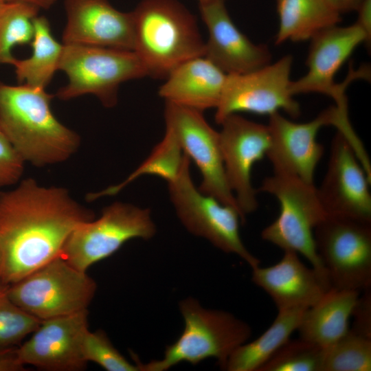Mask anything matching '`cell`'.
Segmentation results:
<instances>
[{
    "instance_id": "d590c367",
    "label": "cell",
    "mask_w": 371,
    "mask_h": 371,
    "mask_svg": "<svg viewBox=\"0 0 371 371\" xmlns=\"http://www.w3.org/2000/svg\"><path fill=\"white\" fill-rule=\"evenodd\" d=\"M340 14L357 10L363 0H328Z\"/></svg>"
},
{
    "instance_id": "ba28073f",
    "label": "cell",
    "mask_w": 371,
    "mask_h": 371,
    "mask_svg": "<svg viewBox=\"0 0 371 371\" xmlns=\"http://www.w3.org/2000/svg\"><path fill=\"white\" fill-rule=\"evenodd\" d=\"M190 159L184 154L177 178L168 184L170 199L181 223L192 234L203 237L223 251L234 254L251 269L260 260L245 247L239 233L244 217L236 207L202 193L194 186L190 172Z\"/></svg>"
},
{
    "instance_id": "cb8c5ba5",
    "label": "cell",
    "mask_w": 371,
    "mask_h": 371,
    "mask_svg": "<svg viewBox=\"0 0 371 371\" xmlns=\"http://www.w3.org/2000/svg\"><path fill=\"white\" fill-rule=\"evenodd\" d=\"M306 309L278 311L270 326L258 338L239 346L229 357L224 369L229 371H259L260 368L297 330Z\"/></svg>"
},
{
    "instance_id": "f546056e",
    "label": "cell",
    "mask_w": 371,
    "mask_h": 371,
    "mask_svg": "<svg viewBox=\"0 0 371 371\" xmlns=\"http://www.w3.org/2000/svg\"><path fill=\"white\" fill-rule=\"evenodd\" d=\"M8 285L0 282V346H15L32 334L41 321L27 313L10 298Z\"/></svg>"
},
{
    "instance_id": "5b68a950",
    "label": "cell",
    "mask_w": 371,
    "mask_h": 371,
    "mask_svg": "<svg viewBox=\"0 0 371 371\" xmlns=\"http://www.w3.org/2000/svg\"><path fill=\"white\" fill-rule=\"evenodd\" d=\"M259 190L274 196L280 205L278 216L264 228L262 238L284 251L301 254L329 281L314 239L315 228L327 216L314 183L288 172L273 171L263 179Z\"/></svg>"
},
{
    "instance_id": "e575fe53",
    "label": "cell",
    "mask_w": 371,
    "mask_h": 371,
    "mask_svg": "<svg viewBox=\"0 0 371 371\" xmlns=\"http://www.w3.org/2000/svg\"><path fill=\"white\" fill-rule=\"evenodd\" d=\"M358 12L356 22L371 37V0H363L356 10Z\"/></svg>"
},
{
    "instance_id": "9a60e30c",
    "label": "cell",
    "mask_w": 371,
    "mask_h": 371,
    "mask_svg": "<svg viewBox=\"0 0 371 371\" xmlns=\"http://www.w3.org/2000/svg\"><path fill=\"white\" fill-rule=\"evenodd\" d=\"M219 141L226 178L243 216L258 206L257 191L251 183V170L269 149L271 135L267 125L250 121L238 113L220 124Z\"/></svg>"
},
{
    "instance_id": "1f68e13d",
    "label": "cell",
    "mask_w": 371,
    "mask_h": 371,
    "mask_svg": "<svg viewBox=\"0 0 371 371\" xmlns=\"http://www.w3.org/2000/svg\"><path fill=\"white\" fill-rule=\"evenodd\" d=\"M24 163L0 127V189L20 180Z\"/></svg>"
},
{
    "instance_id": "7c38bea8",
    "label": "cell",
    "mask_w": 371,
    "mask_h": 371,
    "mask_svg": "<svg viewBox=\"0 0 371 371\" xmlns=\"http://www.w3.org/2000/svg\"><path fill=\"white\" fill-rule=\"evenodd\" d=\"M306 59L307 73L300 79L291 81V92L318 93L331 98L339 111L348 115L345 91L356 79H370V69L363 65L358 70L350 68L346 78L340 84L335 82L339 69L361 43L370 41L365 31L357 23L347 27L337 25L327 28L311 40Z\"/></svg>"
},
{
    "instance_id": "d6a6232c",
    "label": "cell",
    "mask_w": 371,
    "mask_h": 371,
    "mask_svg": "<svg viewBox=\"0 0 371 371\" xmlns=\"http://www.w3.org/2000/svg\"><path fill=\"white\" fill-rule=\"evenodd\" d=\"M365 291L363 296H359L352 317H354L352 330L371 338V296L370 288Z\"/></svg>"
},
{
    "instance_id": "603a6c76",
    "label": "cell",
    "mask_w": 371,
    "mask_h": 371,
    "mask_svg": "<svg viewBox=\"0 0 371 371\" xmlns=\"http://www.w3.org/2000/svg\"><path fill=\"white\" fill-rule=\"evenodd\" d=\"M279 28L276 45L311 40L341 20L328 0H277Z\"/></svg>"
},
{
    "instance_id": "9c48e42d",
    "label": "cell",
    "mask_w": 371,
    "mask_h": 371,
    "mask_svg": "<svg viewBox=\"0 0 371 371\" xmlns=\"http://www.w3.org/2000/svg\"><path fill=\"white\" fill-rule=\"evenodd\" d=\"M326 125L335 126L352 148L359 150L361 141L353 130L348 115L342 114L336 106L322 111L311 121L296 123L276 112L269 115L268 127L271 145L267 157L274 172H284L314 183L315 171L323 153L324 146L316 137Z\"/></svg>"
},
{
    "instance_id": "7a4b0ae2",
    "label": "cell",
    "mask_w": 371,
    "mask_h": 371,
    "mask_svg": "<svg viewBox=\"0 0 371 371\" xmlns=\"http://www.w3.org/2000/svg\"><path fill=\"white\" fill-rule=\"evenodd\" d=\"M46 89L0 81V127L24 162L38 167L62 163L77 152L80 137L51 109Z\"/></svg>"
},
{
    "instance_id": "d4e9b609",
    "label": "cell",
    "mask_w": 371,
    "mask_h": 371,
    "mask_svg": "<svg viewBox=\"0 0 371 371\" xmlns=\"http://www.w3.org/2000/svg\"><path fill=\"white\" fill-rule=\"evenodd\" d=\"M34 27L31 55L24 59L15 58L11 65L19 84L46 89L58 71L63 44L54 38L45 16H36Z\"/></svg>"
},
{
    "instance_id": "83f0119b",
    "label": "cell",
    "mask_w": 371,
    "mask_h": 371,
    "mask_svg": "<svg viewBox=\"0 0 371 371\" xmlns=\"http://www.w3.org/2000/svg\"><path fill=\"white\" fill-rule=\"evenodd\" d=\"M371 370V338L352 328L323 348L321 371Z\"/></svg>"
},
{
    "instance_id": "836d02e7",
    "label": "cell",
    "mask_w": 371,
    "mask_h": 371,
    "mask_svg": "<svg viewBox=\"0 0 371 371\" xmlns=\"http://www.w3.org/2000/svg\"><path fill=\"white\" fill-rule=\"evenodd\" d=\"M25 366L21 362L17 347L0 346V371H23Z\"/></svg>"
},
{
    "instance_id": "8fae6325",
    "label": "cell",
    "mask_w": 371,
    "mask_h": 371,
    "mask_svg": "<svg viewBox=\"0 0 371 371\" xmlns=\"http://www.w3.org/2000/svg\"><path fill=\"white\" fill-rule=\"evenodd\" d=\"M314 239L332 287L370 288L371 223L327 215L315 228Z\"/></svg>"
},
{
    "instance_id": "4fadbf2b",
    "label": "cell",
    "mask_w": 371,
    "mask_h": 371,
    "mask_svg": "<svg viewBox=\"0 0 371 371\" xmlns=\"http://www.w3.org/2000/svg\"><path fill=\"white\" fill-rule=\"evenodd\" d=\"M293 57L286 55L274 63L244 74H227L215 121L220 124L227 116L249 112L269 116L280 109L291 117L300 115V107L291 92Z\"/></svg>"
},
{
    "instance_id": "2e32d148",
    "label": "cell",
    "mask_w": 371,
    "mask_h": 371,
    "mask_svg": "<svg viewBox=\"0 0 371 371\" xmlns=\"http://www.w3.org/2000/svg\"><path fill=\"white\" fill-rule=\"evenodd\" d=\"M370 180L350 144L337 132L326 175L317 188L327 215L371 223Z\"/></svg>"
},
{
    "instance_id": "3957f363",
    "label": "cell",
    "mask_w": 371,
    "mask_h": 371,
    "mask_svg": "<svg viewBox=\"0 0 371 371\" xmlns=\"http://www.w3.org/2000/svg\"><path fill=\"white\" fill-rule=\"evenodd\" d=\"M131 14L133 51L148 76L166 78L183 63L204 56L196 19L178 0H142Z\"/></svg>"
},
{
    "instance_id": "7402d4cb",
    "label": "cell",
    "mask_w": 371,
    "mask_h": 371,
    "mask_svg": "<svg viewBox=\"0 0 371 371\" xmlns=\"http://www.w3.org/2000/svg\"><path fill=\"white\" fill-rule=\"evenodd\" d=\"M359 291L331 287L304 313L297 330L300 338L322 348L329 346L349 330V319Z\"/></svg>"
},
{
    "instance_id": "44dd1931",
    "label": "cell",
    "mask_w": 371,
    "mask_h": 371,
    "mask_svg": "<svg viewBox=\"0 0 371 371\" xmlns=\"http://www.w3.org/2000/svg\"><path fill=\"white\" fill-rule=\"evenodd\" d=\"M227 74L205 56L190 59L174 69L159 87L166 102L203 112L218 106Z\"/></svg>"
},
{
    "instance_id": "277c9868",
    "label": "cell",
    "mask_w": 371,
    "mask_h": 371,
    "mask_svg": "<svg viewBox=\"0 0 371 371\" xmlns=\"http://www.w3.org/2000/svg\"><path fill=\"white\" fill-rule=\"evenodd\" d=\"M179 308L184 329L166 347L163 359L142 363L132 354L140 371H164L183 361L197 364L208 358L216 359L224 368L231 354L251 337L246 322L226 311L204 308L194 298L181 301Z\"/></svg>"
},
{
    "instance_id": "ffe728a7",
    "label": "cell",
    "mask_w": 371,
    "mask_h": 371,
    "mask_svg": "<svg viewBox=\"0 0 371 371\" xmlns=\"http://www.w3.org/2000/svg\"><path fill=\"white\" fill-rule=\"evenodd\" d=\"M251 269L253 282L270 296L278 311L307 309L332 287L326 278L306 266L291 251H284L280 260L271 266Z\"/></svg>"
},
{
    "instance_id": "4316f807",
    "label": "cell",
    "mask_w": 371,
    "mask_h": 371,
    "mask_svg": "<svg viewBox=\"0 0 371 371\" xmlns=\"http://www.w3.org/2000/svg\"><path fill=\"white\" fill-rule=\"evenodd\" d=\"M41 10L30 3L3 1L0 4V65H11L16 45L30 44L34 33V19Z\"/></svg>"
},
{
    "instance_id": "52a82bcc",
    "label": "cell",
    "mask_w": 371,
    "mask_h": 371,
    "mask_svg": "<svg viewBox=\"0 0 371 371\" xmlns=\"http://www.w3.org/2000/svg\"><path fill=\"white\" fill-rule=\"evenodd\" d=\"M97 285L60 256L8 285L12 302L27 313L43 321L87 310Z\"/></svg>"
},
{
    "instance_id": "484cf974",
    "label": "cell",
    "mask_w": 371,
    "mask_h": 371,
    "mask_svg": "<svg viewBox=\"0 0 371 371\" xmlns=\"http://www.w3.org/2000/svg\"><path fill=\"white\" fill-rule=\"evenodd\" d=\"M184 153L173 132L166 128L162 140L153 149L150 155L122 182L102 190L90 192L86 198L93 201L101 197L113 196L131 182L144 175H155L164 179L168 183L179 176L183 162Z\"/></svg>"
},
{
    "instance_id": "f35d334b",
    "label": "cell",
    "mask_w": 371,
    "mask_h": 371,
    "mask_svg": "<svg viewBox=\"0 0 371 371\" xmlns=\"http://www.w3.org/2000/svg\"><path fill=\"white\" fill-rule=\"evenodd\" d=\"M1 253H0V269H1Z\"/></svg>"
},
{
    "instance_id": "e0dca14e",
    "label": "cell",
    "mask_w": 371,
    "mask_h": 371,
    "mask_svg": "<svg viewBox=\"0 0 371 371\" xmlns=\"http://www.w3.org/2000/svg\"><path fill=\"white\" fill-rule=\"evenodd\" d=\"M88 328V311L41 321L32 337L17 347L21 362L46 371H80L87 361L82 342Z\"/></svg>"
},
{
    "instance_id": "5bb4252c",
    "label": "cell",
    "mask_w": 371,
    "mask_h": 371,
    "mask_svg": "<svg viewBox=\"0 0 371 371\" xmlns=\"http://www.w3.org/2000/svg\"><path fill=\"white\" fill-rule=\"evenodd\" d=\"M164 119L166 128L173 132L183 153L201 172L202 180L198 189L240 212L226 178L219 133L207 122L201 111L175 103L166 102Z\"/></svg>"
},
{
    "instance_id": "d6986e66",
    "label": "cell",
    "mask_w": 371,
    "mask_h": 371,
    "mask_svg": "<svg viewBox=\"0 0 371 371\" xmlns=\"http://www.w3.org/2000/svg\"><path fill=\"white\" fill-rule=\"evenodd\" d=\"M224 1L199 3L209 34L204 56L227 74L247 73L269 64L268 47L252 43L238 29Z\"/></svg>"
},
{
    "instance_id": "4dcf8cb0",
    "label": "cell",
    "mask_w": 371,
    "mask_h": 371,
    "mask_svg": "<svg viewBox=\"0 0 371 371\" xmlns=\"http://www.w3.org/2000/svg\"><path fill=\"white\" fill-rule=\"evenodd\" d=\"M85 359L94 362L107 371H140L137 364L129 362L112 344L102 330H88L82 342Z\"/></svg>"
},
{
    "instance_id": "f1b7e54d",
    "label": "cell",
    "mask_w": 371,
    "mask_h": 371,
    "mask_svg": "<svg viewBox=\"0 0 371 371\" xmlns=\"http://www.w3.org/2000/svg\"><path fill=\"white\" fill-rule=\"evenodd\" d=\"M323 348L302 338L289 339L259 371H321Z\"/></svg>"
},
{
    "instance_id": "6da1fadb",
    "label": "cell",
    "mask_w": 371,
    "mask_h": 371,
    "mask_svg": "<svg viewBox=\"0 0 371 371\" xmlns=\"http://www.w3.org/2000/svg\"><path fill=\"white\" fill-rule=\"evenodd\" d=\"M94 217L67 189L32 178L0 192V282H16L59 256L74 229Z\"/></svg>"
},
{
    "instance_id": "74e56055",
    "label": "cell",
    "mask_w": 371,
    "mask_h": 371,
    "mask_svg": "<svg viewBox=\"0 0 371 371\" xmlns=\"http://www.w3.org/2000/svg\"><path fill=\"white\" fill-rule=\"evenodd\" d=\"M214 1H220V0H199V3H207V2ZM222 1H225V0H222Z\"/></svg>"
},
{
    "instance_id": "ac0fdd59",
    "label": "cell",
    "mask_w": 371,
    "mask_h": 371,
    "mask_svg": "<svg viewBox=\"0 0 371 371\" xmlns=\"http://www.w3.org/2000/svg\"><path fill=\"white\" fill-rule=\"evenodd\" d=\"M64 8L63 44L133 51L131 12L118 10L109 0H64Z\"/></svg>"
},
{
    "instance_id": "8992f818",
    "label": "cell",
    "mask_w": 371,
    "mask_h": 371,
    "mask_svg": "<svg viewBox=\"0 0 371 371\" xmlns=\"http://www.w3.org/2000/svg\"><path fill=\"white\" fill-rule=\"evenodd\" d=\"M58 70L67 82L57 90V98L67 101L91 94L106 108L117 104L121 84L148 76L132 50L83 45L63 44Z\"/></svg>"
},
{
    "instance_id": "ab89813d",
    "label": "cell",
    "mask_w": 371,
    "mask_h": 371,
    "mask_svg": "<svg viewBox=\"0 0 371 371\" xmlns=\"http://www.w3.org/2000/svg\"><path fill=\"white\" fill-rule=\"evenodd\" d=\"M3 1H4V0H0V4H1V3H3Z\"/></svg>"
},
{
    "instance_id": "8d00e7d4",
    "label": "cell",
    "mask_w": 371,
    "mask_h": 371,
    "mask_svg": "<svg viewBox=\"0 0 371 371\" xmlns=\"http://www.w3.org/2000/svg\"><path fill=\"white\" fill-rule=\"evenodd\" d=\"M5 1H19L30 3L40 10H48L56 2V0H4Z\"/></svg>"
},
{
    "instance_id": "30bf717a",
    "label": "cell",
    "mask_w": 371,
    "mask_h": 371,
    "mask_svg": "<svg viewBox=\"0 0 371 371\" xmlns=\"http://www.w3.org/2000/svg\"><path fill=\"white\" fill-rule=\"evenodd\" d=\"M156 232L150 211L116 201L100 216L81 223L65 241L60 256L75 268L87 269L116 252L133 238H151Z\"/></svg>"
}]
</instances>
